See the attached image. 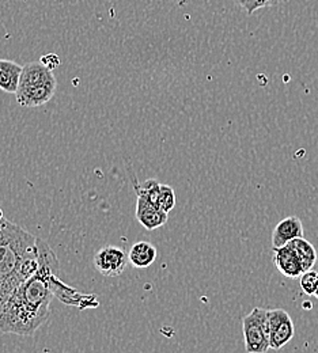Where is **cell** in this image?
<instances>
[{
	"mask_svg": "<svg viewBox=\"0 0 318 353\" xmlns=\"http://www.w3.org/2000/svg\"><path fill=\"white\" fill-rule=\"evenodd\" d=\"M53 292L46 277L37 270L10 296L0 312V332L32 337L46 325Z\"/></svg>",
	"mask_w": 318,
	"mask_h": 353,
	"instance_id": "obj_2",
	"label": "cell"
},
{
	"mask_svg": "<svg viewBox=\"0 0 318 353\" xmlns=\"http://www.w3.org/2000/svg\"><path fill=\"white\" fill-rule=\"evenodd\" d=\"M157 256H158L157 248L152 243L146 241L137 242L128 253L130 263L139 269H144L154 264L157 260Z\"/></svg>",
	"mask_w": 318,
	"mask_h": 353,
	"instance_id": "obj_13",
	"label": "cell"
},
{
	"mask_svg": "<svg viewBox=\"0 0 318 353\" xmlns=\"http://www.w3.org/2000/svg\"><path fill=\"white\" fill-rule=\"evenodd\" d=\"M287 245L290 248H292L294 252L297 253L301 264L304 266V272L312 270L315 268L318 259L317 250H316V248L308 239L297 238V239L291 241Z\"/></svg>",
	"mask_w": 318,
	"mask_h": 353,
	"instance_id": "obj_14",
	"label": "cell"
},
{
	"mask_svg": "<svg viewBox=\"0 0 318 353\" xmlns=\"http://www.w3.org/2000/svg\"><path fill=\"white\" fill-rule=\"evenodd\" d=\"M40 61L46 65V68H49L50 71H53L54 68H57L60 65V59L54 53H48V54L41 57Z\"/></svg>",
	"mask_w": 318,
	"mask_h": 353,
	"instance_id": "obj_18",
	"label": "cell"
},
{
	"mask_svg": "<svg viewBox=\"0 0 318 353\" xmlns=\"http://www.w3.org/2000/svg\"><path fill=\"white\" fill-rule=\"evenodd\" d=\"M56 88L57 82L32 88H19L15 94L17 102L23 108H40L54 97Z\"/></svg>",
	"mask_w": 318,
	"mask_h": 353,
	"instance_id": "obj_7",
	"label": "cell"
},
{
	"mask_svg": "<svg viewBox=\"0 0 318 353\" xmlns=\"http://www.w3.org/2000/svg\"><path fill=\"white\" fill-rule=\"evenodd\" d=\"M56 82L53 71L46 68L41 61H33L23 65L19 88H32Z\"/></svg>",
	"mask_w": 318,
	"mask_h": 353,
	"instance_id": "obj_11",
	"label": "cell"
},
{
	"mask_svg": "<svg viewBox=\"0 0 318 353\" xmlns=\"http://www.w3.org/2000/svg\"><path fill=\"white\" fill-rule=\"evenodd\" d=\"M283 0H234V3L241 7L248 15H252L253 12L261 10V8H267V7H273L279 3H281Z\"/></svg>",
	"mask_w": 318,
	"mask_h": 353,
	"instance_id": "obj_15",
	"label": "cell"
},
{
	"mask_svg": "<svg viewBox=\"0 0 318 353\" xmlns=\"http://www.w3.org/2000/svg\"><path fill=\"white\" fill-rule=\"evenodd\" d=\"M130 263L128 254L119 246H103L94 256L95 269L105 277L120 276Z\"/></svg>",
	"mask_w": 318,
	"mask_h": 353,
	"instance_id": "obj_6",
	"label": "cell"
},
{
	"mask_svg": "<svg viewBox=\"0 0 318 353\" xmlns=\"http://www.w3.org/2000/svg\"><path fill=\"white\" fill-rule=\"evenodd\" d=\"M301 288L306 295L315 296L318 288V272L313 269L304 272L301 276Z\"/></svg>",
	"mask_w": 318,
	"mask_h": 353,
	"instance_id": "obj_17",
	"label": "cell"
},
{
	"mask_svg": "<svg viewBox=\"0 0 318 353\" xmlns=\"http://www.w3.org/2000/svg\"><path fill=\"white\" fill-rule=\"evenodd\" d=\"M158 205H159L161 210H163L168 214L175 208V205H176V193H175V189L172 186L165 185V183L161 185Z\"/></svg>",
	"mask_w": 318,
	"mask_h": 353,
	"instance_id": "obj_16",
	"label": "cell"
},
{
	"mask_svg": "<svg viewBox=\"0 0 318 353\" xmlns=\"http://www.w3.org/2000/svg\"><path fill=\"white\" fill-rule=\"evenodd\" d=\"M39 238L21 225L3 218L0 221V312L28 279L40 268Z\"/></svg>",
	"mask_w": 318,
	"mask_h": 353,
	"instance_id": "obj_1",
	"label": "cell"
},
{
	"mask_svg": "<svg viewBox=\"0 0 318 353\" xmlns=\"http://www.w3.org/2000/svg\"><path fill=\"white\" fill-rule=\"evenodd\" d=\"M168 215L169 214L161 210L157 204L143 196H137V219L144 228L157 230L162 227L168 221Z\"/></svg>",
	"mask_w": 318,
	"mask_h": 353,
	"instance_id": "obj_9",
	"label": "cell"
},
{
	"mask_svg": "<svg viewBox=\"0 0 318 353\" xmlns=\"http://www.w3.org/2000/svg\"><path fill=\"white\" fill-rule=\"evenodd\" d=\"M315 298H316V299H318V288L317 291H316V294H315Z\"/></svg>",
	"mask_w": 318,
	"mask_h": 353,
	"instance_id": "obj_20",
	"label": "cell"
},
{
	"mask_svg": "<svg viewBox=\"0 0 318 353\" xmlns=\"http://www.w3.org/2000/svg\"><path fill=\"white\" fill-rule=\"evenodd\" d=\"M23 65L7 59H0V90L8 94H17Z\"/></svg>",
	"mask_w": 318,
	"mask_h": 353,
	"instance_id": "obj_12",
	"label": "cell"
},
{
	"mask_svg": "<svg viewBox=\"0 0 318 353\" xmlns=\"http://www.w3.org/2000/svg\"><path fill=\"white\" fill-rule=\"evenodd\" d=\"M37 246H39V263H40L39 272L46 277L53 292V296L56 299H59L61 303L67 306H75L79 310L94 309L99 306L94 295H86L83 292H79L72 287L64 284L59 279L57 272L60 266H59L57 257L46 242L43 239H39Z\"/></svg>",
	"mask_w": 318,
	"mask_h": 353,
	"instance_id": "obj_3",
	"label": "cell"
},
{
	"mask_svg": "<svg viewBox=\"0 0 318 353\" xmlns=\"http://www.w3.org/2000/svg\"><path fill=\"white\" fill-rule=\"evenodd\" d=\"M3 218H4V215H3V211H1V210H0V221H1V219H3Z\"/></svg>",
	"mask_w": 318,
	"mask_h": 353,
	"instance_id": "obj_19",
	"label": "cell"
},
{
	"mask_svg": "<svg viewBox=\"0 0 318 353\" xmlns=\"http://www.w3.org/2000/svg\"><path fill=\"white\" fill-rule=\"evenodd\" d=\"M297 238H304V224L297 216H288L279 221L272 232V248H281Z\"/></svg>",
	"mask_w": 318,
	"mask_h": 353,
	"instance_id": "obj_10",
	"label": "cell"
},
{
	"mask_svg": "<svg viewBox=\"0 0 318 353\" xmlns=\"http://www.w3.org/2000/svg\"><path fill=\"white\" fill-rule=\"evenodd\" d=\"M268 329L271 350H281L295 336V325L290 314L283 309L268 310Z\"/></svg>",
	"mask_w": 318,
	"mask_h": 353,
	"instance_id": "obj_5",
	"label": "cell"
},
{
	"mask_svg": "<svg viewBox=\"0 0 318 353\" xmlns=\"http://www.w3.org/2000/svg\"><path fill=\"white\" fill-rule=\"evenodd\" d=\"M245 351L248 353H267L270 345L268 310L255 307L242 318Z\"/></svg>",
	"mask_w": 318,
	"mask_h": 353,
	"instance_id": "obj_4",
	"label": "cell"
},
{
	"mask_svg": "<svg viewBox=\"0 0 318 353\" xmlns=\"http://www.w3.org/2000/svg\"><path fill=\"white\" fill-rule=\"evenodd\" d=\"M272 261L276 269L287 279H297L304 273V266L297 253L288 245L273 249Z\"/></svg>",
	"mask_w": 318,
	"mask_h": 353,
	"instance_id": "obj_8",
	"label": "cell"
}]
</instances>
